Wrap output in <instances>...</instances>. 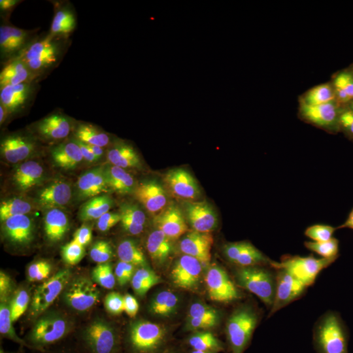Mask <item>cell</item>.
I'll use <instances>...</instances> for the list:
<instances>
[{
	"instance_id": "6da1fadb",
	"label": "cell",
	"mask_w": 353,
	"mask_h": 353,
	"mask_svg": "<svg viewBox=\"0 0 353 353\" xmlns=\"http://www.w3.org/2000/svg\"><path fill=\"white\" fill-rule=\"evenodd\" d=\"M104 67V57L74 50L55 53L25 87L32 88L59 119L87 99Z\"/></svg>"
},
{
	"instance_id": "ffe728a7",
	"label": "cell",
	"mask_w": 353,
	"mask_h": 353,
	"mask_svg": "<svg viewBox=\"0 0 353 353\" xmlns=\"http://www.w3.org/2000/svg\"><path fill=\"white\" fill-rule=\"evenodd\" d=\"M170 306V299L160 290L136 297L121 312L120 329L127 333L148 330L164 317Z\"/></svg>"
},
{
	"instance_id": "4fadbf2b",
	"label": "cell",
	"mask_w": 353,
	"mask_h": 353,
	"mask_svg": "<svg viewBox=\"0 0 353 353\" xmlns=\"http://www.w3.org/2000/svg\"><path fill=\"white\" fill-rule=\"evenodd\" d=\"M76 233L83 250L97 255L111 254L126 241L120 221L109 205L81 218Z\"/></svg>"
},
{
	"instance_id": "603a6c76",
	"label": "cell",
	"mask_w": 353,
	"mask_h": 353,
	"mask_svg": "<svg viewBox=\"0 0 353 353\" xmlns=\"http://www.w3.org/2000/svg\"><path fill=\"white\" fill-rule=\"evenodd\" d=\"M50 313V308L46 303L32 297H15L3 301L0 306L1 334L18 325L41 322Z\"/></svg>"
},
{
	"instance_id": "f1b7e54d",
	"label": "cell",
	"mask_w": 353,
	"mask_h": 353,
	"mask_svg": "<svg viewBox=\"0 0 353 353\" xmlns=\"http://www.w3.org/2000/svg\"><path fill=\"white\" fill-rule=\"evenodd\" d=\"M13 176L14 173L11 167L9 166L4 158L0 157V188L3 189Z\"/></svg>"
},
{
	"instance_id": "ac0fdd59",
	"label": "cell",
	"mask_w": 353,
	"mask_h": 353,
	"mask_svg": "<svg viewBox=\"0 0 353 353\" xmlns=\"http://www.w3.org/2000/svg\"><path fill=\"white\" fill-rule=\"evenodd\" d=\"M109 206L132 217L159 221L167 217L164 201L138 185L130 183L113 185Z\"/></svg>"
},
{
	"instance_id": "7a4b0ae2",
	"label": "cell",
	"mask_w": 353,
	"mask_h": 353,
	"mask_svg": "<svg viewBox=\"0 0 353 353\" xmlns=\"http://www.w3.org/2000/svg\"><path fill=\"white\" fill-rule=\"evenodd\" d=\"M112 188L108 176L82 168L51 185L48 196L53 205L69 212L92 214L109 201Z\"/></svg>"
},
{
	"instance_id": "30bf717a",
	"label": "cell",
	"mask_w": 353,
	"mask_h": 353,
	"mask_svg": "<svg viewBox=\"0 0 353 353\" xmlns=\"http://www.w3.org/2000/svg\"><path fill=\"white\" fill-rule=\"evenodd\" d=\"M116 296L128 301L164 288L157 250H146L128 257L118 266L115 280Z\"/></svg>"
},
{
	"instance_id": "8fae6325",
	"label": "cell",
	"mask_w": 353,
	"mask_h": 353,
	"mask_svg": "<svg viewBox=\"0 0 353 353\" xmlns=\"http://www.w3.org/2000/svg\"><path fill=\"white\" fill-rule=\"evenodd\" d=\"M68 265L64 248L51 241L30 245L21 254L18 272L25 284L39 288L63 275Z\"/></svg>"
},
{
	"instance_id": "d6986e66",
	"label": "cell",
	"mask_w": 353,
	"mask_h": 353,
	"mask_svg": "<svg viewBox=\"0 0 353 353\" xmlns=\"http://www.w3.org/2000/svg\"><path fill=\"white\" fill-rule=\"evenodd\" d=\"M182 338L194 352L205 353L215 347L219 336V322L208 308L201 305L183 306L181 310Z\"/></svg>"
},
{
	"instance_id": "5b68a950",
	"label": "cell",
	"mask_w": 353,
	"mask_h": 353,
	"mask_svg": "<svg viewBox=\"0 0 353 353\" xmlns=\"http://www.w3.org/2000/svg\"><path fill=\"white\" fill-rule=\"evenodd\" d=\"M57 132V122H50L0 132V157L14 175L31 170L50 154Z\"/></svg>"
},
{
	"instance_id": "d4e9b609",
	"label": "cell",
	"mask_w": 353,
	"mask_h": 353,
	"mask_svg": "<svg viewBox=\"0 0 353 353\" xmlns=\"http://www.w3.org/2000/svg\"><path fill=\"white\" fill-rule=\"evenodd\" d=\"M110 208L112 209L114 213H115L118 219L120 221L121 226H122L126 241L134 243V245H141V243H145V241H148L145 238V236L141 233V231H139L138 226H137L136 223H134L131 216L125 214V213L116 210V209L112 208Z\"/></svg>"
},
{
	"instance_id": "5bb4252c",
	"label": "cell",
	"mask_w": 353,
	"mask_h": 353,
	"mask_svg": "<svg viewBox=\"0 0 353 353\" xmlns=\"http://www.w3.org/2000/svg\"><path fill=\"white\" fill-rule=\"evenodd\" d=\"M4 97L0 132L59 121L32 88L23 87Z\"/></svg>"
},
{
	"instance_id": "4316f807",
	"label": "cell",
	"mask_w": 353,
	"mask_h": 353,
	"mask_svg": "<svg viewBox=\"0 0 353 353\" xmlns=\"http://www.w3.org/2000/svg\"><path fill=\"white\" fill-rule=\"evenodd\" d=\"M132 219H134L139 231L145 236L146 240H150L155 232H157V223L154 221L139 217H132Z\"/></svg>"
},
{
	"instance_id": "4dcf8cb0",
	"label": "cell",
	"mask_w": 353,
	"mask_h": 353,
	"mask_svg": "<svg viewBox=\"0 0 353 353\" xmlns=\"http://www.w3.org/2000/svg\"><path fill=\"white\" fill-rule=\"evenodd\" d=\"M224 353H248L246 352L245 348L243 347H241V345H231L229 348H227L226 350H225Z\"/></svg>"
},
{
	"instance_id": "8992f818",
	"label": "cell",
	"mask_w": 353,
	"mask_h": 353,
	"mask_svg": "<svg viewBox=\"0 0 353 353\" xmlns=\"http://www.w3.org/2000/svg\"><path fill=\"white\" fill-rule=\"evenodd\" d=\"M274 316L281 334L292 347L316 350L327 339V323L316 306L308 301H276Z\"/></svg>"
},
{
	"instance_id": "3957f363",
	"label": "cell",
	"mask_w": 353,
	"mask_h": 353,
	"mask_svg": "<svg viewBox=\"0 0 353 353\" xmlns=\"http://www.w3.org/2000/svg\"><path fill=\"white\" fill-rule=\"evenodd\" d=\"M55 222V206L48 199L11 201L2 208L0 215L2 234L16 245H30L41 240Z\"/></svg>"
},
{
	"instance_id": "9c48e42d",
	"label": "cell",
	"mask_w": 353,
	"mask_h": 353,
	"mask_svg": "<svg viewBox=\"0 0 353 353\" xmlns=\"http://www.w3.org/2000/svg\"><path fill=\"white\" fill-rule=\"evenodd\" d=\"M248 272L260 292L276 301H294L301 294V284L294 269L276 253L254 255L248 261Z\"/></svg>"
},
{
	"instance_id": "7402d4cb",
	"label": "cell",
	"mask_w": 353,
	"mask_h": 353,
	"mask_svg": "<svg viewBox=\"0 0 353 353\" xmlns=\"http://www.w3.org/2000/svg\"><path fill=\"white\" fill-rule=\"evenodd\" d=\"M6 353H51L52 336L41 322L18 325L2 334Z\"/></svg>"
},
{
	"instance_id": "cb8c5ba5",
	"label": "cell",
	"mask_w": 353,
	"mask_h": 353,
	"mask_svg": "<svg viewBox=\"0 0 353 353\" xmlns=\"http://www.w3.org/2000/svg\"><path fill=\"white\" fill-rule=\"evenodd\" d=\"M182 325L179 319L162 318L152 324L145 332V341L150 347L158 348L181 334Z\"/></svg>"
},
{
	"instance_id": "277c9868",
	"label": "cell",
	"mask_w": 353,
	"mask_h": 353,
	"mask_svg": "<svg viewBox=\"0 0 353 353\" xmlns=\"http://www.w3.org/2000/svg\"><path fill=\"white\" fill-rule=\"evenodd\" d=\"M55 54L51 46H39L12 36L0 39V83L6 95L25 87Z\"/></svg>"
},
{
	"instance_id": "e0dca14e",
	"label": "cell",
	"mask_w": 353,
	"mask_h": 353,
	"mask_svg": "<svg viewBox=\"0 0 353 353\" xmlns=\"http://www.w3.org/2000/svg\"><path fill=\"white\" fill-rule=\"evenodd\" d=\"M157 257L165 285L183 292L201 289L203 272L188 253L164 246L157 248Z\"/></svg>"
},
{
	"instance_id": "f546056e",
	"label": "cell",
	"mask_w": 353,
	"mask_h": 353,
	"mask_svg": "<svg viewBox=\"0 0 353 353\" xmlns=\"http://www.w3.org/2000/svg\"><path fill=\"white\" fill-rule=\"evenodd\" d=\"M278 353H318L316 350H303V348H297L294 347H285Z\"/></svg>"
},
{
	"instance_id": "44dd1931",
	"label": "cell",
	"mask_w": 353,
	"mask_h": 353,
	"mask_svg": "<svg viewBox=\"0 0 353 353\" xmlns=\"http://www.w3.org/2000/svg\"><path fill=\"white\" fill-rule=\"evenodd\" d=\"M65 336L68 353H99L104 343L103 327L90 313L70 316Z\"/></svg>"
},
{
	"instance_id": "2e32d148",
	"label": "cell",
	"mask_w": 353,
	"mask_h": 353,
	"mask_svg": "<svg viewBox=\"0 0 353 353\" xmlns=\"http://www.w3.org/2000/svg\"><path fill=\"white\" fill-rule=\"evenodd\" d=\"M165 246L185 253H211L212 241L201 221L183 211H174L165 218L160 230Z\"/></svg>"
},
{
	"instance_id": "83f0119b",
	"label": "cell",
	"mask_w": 353,
	"mask_h": 353,
	"mask_svg": "<svg viewBox=\"0 0 353 353\" xmlns=\"http://www.w3.org/2000/svg\"><path fill=\"white\" fill-rule=\"evenodd\" d=\"M111 353H139L138 343L132 338H125L111 350Z\"/></svg>"
},
{
	"instance_id": "52a82bcc",
	"label": "cell",
	"mask_w": 353,
	"mask_h": 353,
	"mask_svg": "<svg viewBox=\"0 0 353 353\" xmlns=\"http://www.w3.org/2000/svg\"><path fill=\"white\" fill-rule=\"evenodd\" d=\"M109 294L108 279L94 269H82L57 285L54 301L70 314L88 313L101 308Z\"/></svg>"
},
{
	"instance_id": "9a60e30c",
	"label": "cell",
	"mask_w": 353,
	"mask_h": 353,
	"mask_svg": "<svg viewBox=\"0 0 353 353\" xmlns=\"http://www.w3.org/2000/svg\"><path fill=\"white\" fill-rule=\"evenodd\" d=\"M115 41V24L104 4L82 6V21L73 50L82 54L104 57Z\"/></svg>"
},
{
	"instance_id": "ba28073f",
	"label": "cell",
	"mask_w": 353,
	"mask_h": 353,
	"mask_svg": "<svg viewBox=\"0 0 353 353\" xmlns=\"http://www.w3.org/2000/svg\"><path fill=\"white\" fill-rule=\"evenodd\" d=\"M201 290L206 301L228 321H239L252 309V292L245 279L236 271L210 274L204 279Z\"/></svg>"
},
{
	"instance_id": "7c38bea8",
	"label": "cell",
	"mask_w": 353,
	"mask_h": 353,
	"mask_svg": "<svg viewBox=\"0 0 353 353\" xmlns=\"http://www.w3.org/2000/svg\"><path fill=\"white\" fill-rule=\"evenodd\" d=\"M231 336L248 353H274L282 347L275 316L263 306H255L234 322Z\"/></svg>"
},
{
	"instance_id": "484cf974",
	"label": "cell",
	"mask_w": 353,
	"mask_h": 353,
	"mask_svg": "<svg viewBox=\"0 0 353 353\" xmlns=\"http://www.w3.org/2000/svg\"><path fill=\"white\" fill-rule=\"evenodd\" d=\"M31 3L32 1H28V0H1L0 17L2 22L11 24L12 21L17 19L21 12Z\"/></svg>"
}]
</instances>
